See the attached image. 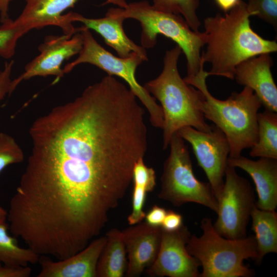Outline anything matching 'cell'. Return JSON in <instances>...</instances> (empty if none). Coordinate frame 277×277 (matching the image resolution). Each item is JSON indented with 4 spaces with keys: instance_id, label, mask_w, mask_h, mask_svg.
Listing matches in <instances>:
<instances>
[{
    "instance_id": "20",
    "label": "cell",
    "mask_w": 277,
    "mask_h": 277,
    "mask_svg": "<svg viewBox=\"0 0 277 277\" xmlns=\"http://www.w3.org/2000/svg\"><path fill=\"white\" fill-rule=\"evenodd\" d=\"M250 217L258 251L255 261L260 263L267 254L277 252V213L260 209L255 205Z\"/></svg>"
},
{
    "instance_id": "29",
    "label": "cell",
    "mask_w": 277,
    "mask_h": 277,
    "mask_svg": "<svg viewBox=\"0 0 277 277\" xmlns=\"http://www.w3.org/2000/svg\"><path fill=\"white\" fill-rule=\"evenodd\" d=\"M31 273L29 266H9L0 263V277H29Z\"/></svg>"
},
{
    "instance_id": "26",
    "label": "cell",
    "mask_w": 277,
    "mask_h": 277,
    "mask_svg": "<svg viewBox=\"0 0 277 277\" xmlns=\"http://www.w3.org/2000/svg\"><path fill=\"white\" fill-rule=\"evenodd\" d=\"M0 26V56L10 59L13 56L17 41L20 38L17 31L12 28L10 18L1 23Z\"/></svg>"
},
{
    "instance_id": "16",
    "label": "cell",
    "mask_w": 277,
    "mask_h": 277,
    "mask_svg": "<svg viewBox=\"0 0 277 277\" xmlns=\"http://www.w3.org/2000/svg\"><path fill=\"white\" fill-rule=\"evenodd\" d=\"M107 241L106 236L92 240L84 249L66 259L40 262L37 277H96V266Z\"/></svg>"
},
{
    "instance_id": "23",
    "label": "cell",
    "mask_w": 277,
    "mask_h": 277,
    "mask_svg": "<svg viewBox=\"0 0 277 277\" xmlns=\"http://www.w3.org/2000/svg\"><path fill=\"white\" fill-rule=\"evenodd\" d=\"M199 6V0H153L152 4L158 10L181 15L195 32H200L201 25L196 13Z\"/></svg>"
},
{
    "instance_id": "27",
    "label": "cell",
    "mask_w": 277,
    "mask_h": 277,
    "mask_svg": "<svg viewBox=\"0 0 277 277\" xmlns=\"http://www.w3.org/2000/svg\"><path fill=\"white\" fill-rule=\"evenodd\" d=\"M149 192L150 191L146 186L133 183L132 211L127 219L130 225L138 224L145 218L146 213L144 211V206L147 193Z\"/></svg>"
},
{
    "instance_id": "9",
    "label": "cell",
    "mask_w": 277,
    "mask_h": 277,
    "mask_svg": "<svg viewBox=\"0 0 277 277\" xmlns=\"http://www.w3.org/2000/svg\"><path fill=\"white\" fill-rule=\"evenodd\" d=\"M225 181L216 200L217 216L213 224L215 231L229 239L246 236L251 211L256 205L254 190L248 181L227 165Z\"/></svg>"
},
{
    "instance_id": "32",
    "label": "cell",
    "mask_w": 277,
    "mask_h": 277,
    "mask_svg": "<svg viewBox=\"0 0 277 277\" xmlns=\"http://www.w3.org/2000/svg\"><path fill=\"white\" fill-rule=\"evenodd\" d=\"M167 213V210L163 207L154 205L146 213V222L155 227H161Z\"/></svg>"
},
{
    "instance_id": "22",
    "label": "cell",
    "mask_w": 277,
    "mask_h": 277,
    "mask_svg": "<svg viewBox=\"0 0 277 277\" xmlns=\"http://www.w3.org/2000/svg\"><path fill=\"white\" fill-rule=\"evenodd\" d=\"M7 220L0 221V263L9 266H28L39 261V255L30 248L22 247L16 238L8 233Z\"/></svg>"
},
{
    "instance_id": "28",
    "label": "cell",
    "mask_w": 277,
    "mask_h": 277,
    "mask_svg": "<svg viewBox=\"0 0 277 277\" xmlns=\"http://www.w3.org/2000/svg\"><path fill=\"white\" fill-rule=\"evenodd\" d=\"M133 183L142 184L151 191L156 185V175L152 168L147 166L144 158L140 159L134 165L133 170Z\"/></svg>"
},
{
    "instance_id": "2",
    "label": "cell",
    "mask_w": 277,
    "mask_h": 277,
    "mask_svg": "<svg viewBox=\"0 0 277 277\" xmlns=\"http://www.w3.org/2000/svg\"><path fill=\"white\" fill-rule=\"evenodd\" d=\"M253 16L247 4L240 0L229 11L204 19L203 32L205 51L201 60L210 63V75L234 79L236 66L250 57L277 51L275 41L263 38L251 28L249 17Z\"/></svg>"
},
{
    "instance_id": "34",
    "label": "cell",
    "mask_w": 277,
    "mask_h": 277,
    "mask_svg": "<svg viewBox=\"0 0 277 277\" xmlns=\"http://www.w3.org/2000/svg\"><path fill=\"white\" fill-rule=\"evenodd\" d=\"M12 0H0V21L3 22L9 18L8 11Z\"/></svg>"
},
{
    "instance_id": "19",
    "label": "cell",
    "mask_w": 277,
    "mask_h": 277,
    "mask_svg": "<svg viewBox=\"0 0 277 277\" xmlns=\"http://www.w3.org/2000/svg\"><path fill=\"white\" fill-rule=\"evenodd\" d=\"M107 241L96 266V277H122L127 262L122 231L113 228L106 234Z\"/></svg>"
},
{
    "instance_id": "31",
    "label": "cell",
    "mask_w": 277,
    "mask_h": 277,
    "mask_svg": "<svg viewBox=\"0 0 277 277\" xmlns=\"http://www.w3.org/2000/svg\"><path fill=\"white\" fill-rule=\"evenodd\" d=\"M183 225L182 215L171 210H167L161 227L164 230L173 231L179 229Z\"/></svg>"
},
{
    "instance_id": "12",
    "label": "cell",
    "mask_w": 277,
    "mask_h": 277,
    "mask_svg": "<svg viewBox=\"0 0 277 277\" xmlns=\"http://www.w3.org/2000/svg\"><path fill=\"white\" fill-rule=\"evenodd\" d=\"M25 1L22 12L14 20H10L11 26L17 31L20 38L32 30L49 26L58 27L63 34L70 36L78 31L71 20L72 12L63 13L80 0ZM126 3V0H106L104 4H112L123 7Z\"/></svg>"
},
{
    "instance_id": "25",
    "label": "cell",
    "mask_w": 277,
    "mask_h": 277,
    "mask_svg": "<svg viewBox=\"0 0 277 277\" xmlns=\"http://www.w3.org/2000/svg\"><path fill=\"white\" fill-rule=\"evenodd\" d=\"M248 9L259 18L277 27V0H248Z\"/></svg>"
},
{
    "instance_id": "4",
    "label": "cell",
    "mask_w": 277,
    "mask_h": 277,
    "mask_svg": "<svg viewBox=\"0 0 277 277\" xmlns=\"http://www.w3.org/2000/svg\"><path fill=\"white\" fill-rule=\"evenodd\" d=\"M182 51L176 45L166 51L162 72L144 87L161 103L163 113V148L169 147L173 134L184 127L208 131L211 129L201 110L203 93L182 78L177 62Z\"/></svg>"
},
{
    "instance_id": "11",
    "label": "cell",
    "mask_w": 277,
    "mask_h": 277,
    "mask_svg": "<svg viewBox=\"0 0 277 277\" xmlns=\"http://www.w3.org/2000/svg\"><path fill=\"white\" fill-rule=\"evenodd\" d=\"M82 45L79 30L72 36L64 34L47 36L38 47L39 53L26 65L21 75L11 80L8 95L22 82L33 77L52 75L55 77L54 83L58 82L65 75L62 67L64 62L78 54Z\"/></svg>"
},
{
    "instance_id": "30",
    "label": "cell",
    "mask_w": 277,
    "mask_h": 277,
    "mask_svg": "<svg viewBox=\"0 0 277 277\" xmlns=\"http://www.w3.org/2000/svg\"><path fill=\"white\" fill-rule=\"evenodd\" d=\"M13 65V60L7 62L5 64L3 70L0 71V104L6 95L9 94Z\"/></svg>"
},
{
    "instance_id": "21",
    "label": "cell",
    "mask_w": 277,
    "mask_h": 277,
    "mask_svg": "<svg viewBox=\"0 0 277 277\" xmlns=\"http://www.w3.org/2000/svg\"><path fill=\"white\" fill-rule=\"evenodd\" d=\"M258 140L250 148L253 157L277 159V113L266 110L258 112Z\"/></svg>"
},
{
    "instance_id": "3",
    "label": "cell",
    "mask_w": 277,
    "mask_h": 277,
    "mask_svg": "<svg viewBox=\"0 0 277 277\" xmlns=\"http://www.w3.org/2000/svg\"><path fill=\"white\" fill-rule=\"evenodd\" d=\"M204 65L202 64L196 74L187 76L184 80L203 93L201 110L205 118L225 135L230 146L229 157H239L244 149L250 148L257 141V116L262 106L261 101L247 86L240 92H232L225 100L215 98L208 89L206 78L210 75L204 70Z\"/></svg>"
},
{
    "instance_id": "15",
    "label": "cell",
    "mask_w": 277,
    "mask_h": 277,
    "mask_svg": "<svg viewBox=\"0 0 277 277\" xmlns=\"http://www.w3.org/2000/svg\"><path fill=\"white\" fill-rule=\"evenodd\" d=\"M273 61L270 53H263L247 59L236 67V83L252 89L265 109L277 112V87L271 71Z\"/></svg>"
},
{
    "instance_id": "33",
    "label": "cell",
    "mask_w": 277,
    "mask_h": 277,
    "mask_svg": "<svg viewBox=\"0 0 277 277\" xmlns=\"http://www.w3.org/2000/svg\"><path fill=\"white\" fill-rule=\"evenodd\" d=\"M218 7L225 12L234 7L240 0H214Z\"/></svg>"
},
{
    "instance_id": "13",
    "label": "cell",
    "mask_w": 277,
    "mask_h": 277,
    "mask_svg": "<svg viewBox=\"0 0 277 277\" xmlns=\"http://www.w3.org/2000/svg\"><path fill=\"white\" fill-rule=\"evenodd\" d=\"M191 235L184 225L173 231L162 229L159 250L154 262L148 267L147 274L159 277L200 276V264L186 248Z\"/></svg>"
},
{
    "instance_id": "35",
    "label": "cell",
    "mask_w": 277,
    "mask_h": 277,
    "mask_svg": "<svg viewBox=\"0 0 277 277\" xmlns=\"http://www.w3.org/2000/svg\"><path fill=\"white\" fill-rule=\"evenodd\" d=\"M7 211L0 206V221L7 220Z\"/></svg>"
},
{
    "instance_id": "7",
    "label": "cell",
    "mask_w": 277,
    "mask_h": 277,
    "mask_svg": "<svg viewBox=\"0 0 277 277\" xmlns=\"http://www.w3.org/2000/svg\"><path fill=\"white\" fill-rule=\"evenodd\" d=\"M83 38L82 47L74 61L67 64L63 68L65 74L71 71L78 65L88 63L106 72L108 75L121 77L145 106L152 125L162 129L163 113L161 105L135 77L137 67L148 59L133 52L125 58L116 56L105 49L94 38L90 30L82 26L78 28Z\"/></svg>"
},
{
    "instance_id": "17",
    "label": "cell",
    "mask_w": 277,
    "mask_h": 277,
    "mask_svg": "<svg viewBox=\"0 0 277 277\" xmlns=\"http://www.w3.org/2000/svg\"><path fill=\"white\" fill-rule=\"evenodd\" d=\"M227 165L247 172L255 185L258 200L256 207L261 210H275L277 207V159L260 157L252 160L240 155L229 157Z\"/></svg>"
},
{
    "instance_id": "18",
    "label": "cell",
    "mask_w": 277,
    "mask_h": 277,
    "mask_svg": "<svg viewBox=\"0 0 277 277\" xmlns=\"http://www.w3.org/2000/svg\"><path fill=\"white\" fill-rule=\"evenodd\" d=\"M72 13L73 23H82L83 26L98 33L119 57H127L135 52L148 60L146 49L136 44L125 34L123 25L125 19L117 15L113 8H109L102 18H88L78 13Z\"/></svg>"
},
{
    "instance_id": "5",
    "label": "cell",
    "mask_w": 277,
    "mask_h": 277,
    "mask_svg": "<svg viewBox=\"0 0 277 277\" xmlns=\"http://www.w3.org/2000/svg\"><path fill=\"white\" fill-rule=\"evenodd\" d=\"M203 234L191 235L186 248L202 267L200 277H251L254 270L244 264L246 259L256 260L258 251L254 236L229 239L219 234L211 219L204 217L201 222Z\"/></svg>"
},
{
    "instance_id": "10",
    "label": "cell",
    "mask_w": 277,
    "mask_h": 277,
    "mask_svg": "<svg viewBox=\"0 0 277 277\" xmlns=\"http://www.w3.org/2000/svg\"><path fill=\"white\" fill-rule=\"evenodd\" d=\"M177 132L191 146L199 166L204 170L216 199L224 184L230 146L224 133L214 124L208 131L184 127Z\"/></svg>"
},
{
    "instance_id": "1",
    "label": "cell",
    "mask_w": 277,
    "mask_h": 277,
    "mask_svg": "<svg viewBox=\"0 0 277 277\" xmlns=\"http://www.w3.org/2000/svg\"><path fill=\"white\" fill-rule=\"evenodd\" d=\"M137 100L107 75L35 120L21 180L42 208L70 221L109 217L147 150L145 112Z\"/></svg>"
},
{
    "instance_id": "14",
    "label": "cell",
    "mask_w": 277,
    "mask_h": 277,
    "mask_svg": "<svg viewBox=\"0 0 277 277\" xmlns=\"http://www.w3.org/2000/svg\"><path fill=\"white\" fill-rule=\"evenodd\" d=\"M130 226L122 231L128 256L125 275L136 277L154 262L159 250L162 228L146 222Z\"/></svg>"
},
{
    "instance_id": "8",
    "label": "cell",
    "mask_w": 277,
    "mask_h": 277,
    "mask_svg": "<svg viewBox=\"0 0 277 277\" xmlns=\"http://www.w3.org/2000/svg\"><path fill=\"white\" fill-rule=\"evenodd\" d=\"M169 147L170 152L164 163L159 198L174 206L194 203L216 212L217 202L211 187L195 176L187 146L177 132L172 136Z\"/></svg>"
},
{
    "instance_id": "24",
    "label": "cell",
    "mask_w": 277,
    "mask_h": 277,
    "mask_svg": "<svg viewBox=\"0 0 277 277\" xmlns=\"http://www.w3.org/2000/svg\"><path fill=\"white\" fill-rule=\"evenodd\" d=\"M24 153L14 138L0 132V173L8 166L22 162Z\"/></svg>"
},
{
    "instance_id": "6",
    "label": "cell",
    "mask_w": 277,
    "mask_h": 277,
    "mask_svg": "<svg viewBox=\"0 0 277 277\" xmlns=\"http://www.w3.org/2000/svg\"><path fill=\"white\" fill-rule=\"evenodd\" d=\"M114 10L125 19L132 18L140 22L141 43L145 49L154 47L158 35L175 42L186 56L187 76L196 74L204 64L201 52L205 45L204 34L193 31L181 15L158 10L147 1L131 3L126 8H114Z\"/></svg>"
}]
</instances>
